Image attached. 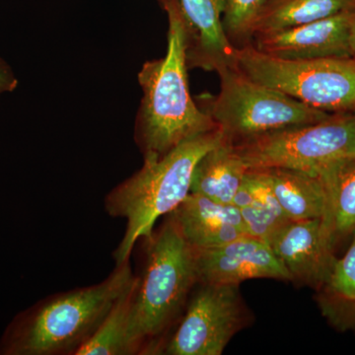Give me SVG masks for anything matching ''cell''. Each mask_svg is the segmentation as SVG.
Masks as SVG:
<instances>
[{
    "instance_id": "obj_1",
    "label": "cell",
    "mask_w": 355,
    "mask_h": 355,
    "mask_svg": "<svg viewBox=\"0 0 355 355\" xmlns=\"http://www.w3.org/2000/svg\"><path fill=\"white\" fill-rule=\"evenodd\" d=\"M168 16L165 57L142 65V99L135 139L144 160H158L191 137L218 128L191 97L188 81L186 21L179 0H159Z\"/></svg>"
},
{
    "instance_id": "obj_2",
    "label": "cell",
    "mask_w": 355,
    "mask_h": 355,
    "mask_svg": "<svg viewBox=\"0 0 355 355\" xmlns=\"http://www.w3.org/2000/svg\"><path fill=\"white\" fill-rule=\"evenodd\" d=\"M167 216L144 239L146 259L135 279L128 328L132 354H161L198 284L193 249Z\"/></svg>"
},
{
    "instance_id": "obj_3",
    "label": "cell",
    "mask_w": 355,
    "mask_h": 355,
    "mask_svg": "<svg viewBox=\"0 0 355 355\" xmlns=\"http://www.w3.org/2000/svg\"><path fill=\"white\" fill-rule=\"evenodd\" d=\"M135 277L127 261L100 284L39 301L6 327L0 355H74Z\"/></svg>"
},
{
    "instance_id": "obj_4",
    "label": "cell",
    "mask_w": 355,
    "mask_h": 355,
    "mask_svg": "<svg viewBox=\"0 0 355 355\" xmlns=\"http://www.w3.org/2000/svg\"><path fill=\"white\" fill-rule=\"evenodd\" d=\"M219 128L186 140L158 160H144L139 171L105 198L110 216L127 222L114 253L116 265L130 261L137 243L153 234L159 217L169 216L188 197L200 159L223 140Z\"/></svg>"
},
{
    "instance_id": "obj_5",
    "label": "cell",
    "mask_w": 355,
    "mask_h": 355,
    "mask_svg": "<svg viewBox=\"0 0 355 355\" xmlns=\"http://www.w3.org/2000/svg\"><path fill=\"white\" fill-rule=\"evenodd\" d=\"M217 74L220 79L218 94L202 96L198 106L216 123L224 139L234 146L330 116L277 89L257 83L236 67L222 69Z\"/></svg>"
},
{
    "instance_id": "obj_6",
    "label": "cell",
    "mask_w": 355,
    "mask_h": 355,
    "mask_svg": "<svg viewBox=\"0 0 355 355\" xmlns=\"http://www.w3.org/2000/svg\"><path fill=\"white\" fill-rule=\"evenodd\" d=\"M235 67L311 108L329 114L355 112L354 58L279 60L249 44L236 49Z\"/></svg>"
},
{
    "instance_id": "obj_7",
    "label": "cell",
    "mask_w": 355,
    "mask_h": 355,
    "mask_svg": "<svg viewBox=\"0 0 355 355\" xmlns=\"http://www.w3.org/2000/svg\"><path fill=\"white\" fill-rule=\"evenodd\" d=\"M234 146L248 170L284 168L316 174L331 163L355 157V113L331 114L318 123L266 133Z\"/></svg>"
},
{
    "instance_id": "obj_8",
    "label": "cell",
    "mask_w": 355,
    "mask_h": 355,
    "mask_svg": "<svg viewBox=\"0 0 355 355\" xmlns=\"http://www.w3.org/2000/svg\"><path fill=\"white\" fill-rule=\"evenodd\" d=\"M240 284L198 282L161 354L221 355L233 338L253 323Z\"/></svg>"
},
{
    "instance_id": "obj_9",
    "label": "cell",
    "mask_w": 355,
    "mask_h": 355,
    "mask_svg": "<svg viewBox=\"0 0 355 355\" xmlns=\"http://www.w3.org/2000/svg\"><path fill=\"white\" fill-rule=\"evenodd\" d=\"M193 256L198 282L202 284H241L260 279L291 282L270 246L248 235L214 249H193Z\"/></svg>"
},
{
    "instance_id": "obj_10",
    "label": "cell",
    "mask_w": 355,
    "mask_h": 355,
    "mask_svg": "<svg viewBox=\"0 0 355 355\" xmlns=\"http://www.w3.org/2000/svg\"><path fill=\"white\" fill-rule=\"evenodd\" d=\"M354 15L355 11H347L297 27L257 35L252 44L279 60L352 58L349 34Z\"/></svg>"
},
{
    "instance_id": "obj_11",
    "label": "cell",
    "mask_w": 355,
    "mask_h": 355,
    "mask_svg": "<svg viewBox=\"0 0 355 355\" xmlns=\"http://www.w3.org/2000/svg\"><path fill=\"white\" fill-rule=\"evenodd\" d=\"M291 282L317 291L328 279L338 257L321 218L289 221L268 243Z\"/></svg>"
},
{
    "instance_id": "obj_12",
    "label": "cell",
    "mask_w": 355,
    "mask_h": 355,
    "mask_svg": "<svg viewBox=\"0 0 355 355\" xmlns=\"http://www.w3.org/2000/svg\"><path fill=\"white\" fill-rule=\"evenodd\" d=\"M187 28L189 69L219 71L235 67L236 48L222 25L227 0H179Z\"/></svg>"
},
{
    "instance_id": "obj_13",
    "label": "cell",
    "mask_w": 355,
    "mask_h": 355,
    "mask_svg": "<svg viewBox=\"0 0 355 355\" xmlns=\"http://www.w3.org/2000/svg\"><path fill=\"white\" fill-rule=\"evenodd\" d=\"M170 216L193 249H214L246 235L241 214L236 205L198 193H189Z\"/></svg>"
},
{
    "instance_id": "obj_14",
    "label": "cell",
    "mask_w": 355,
    "mask_h": 355,
    "mask_svg": "<svg viewBox=\"0 0 355 355\" xmlns=\"http://www.w3.org/2000/svg\"><path fill=\"white\" fill-rule=\"evenodd\" d=\"M326 191L322 225L334 249L355 232V157L331 163L316 173Z\"/></svg>"
},
{
    "instance_id": "obj_15",
    "label": "cell",
    "mask_w": 355,
    "mask_h": 355,
    "mask_svg": "<svg viewBox=\"0 0 355 355\" xmlns=\"http://www.w3.org/2000/svg\"><path fill=\"white\" fill-rule=\"evenodd\" d=\"M265 178L286 216L292 221L322 218L326 210V191L320 178L284 168L257 169Z\"/></svg>"
},
{
    "instance_id": "obj_16",
    "label": "cell",
    "mask_w": 355,
    "mask_h": 355,
    "mask_svg": "<svg viewBox=\"0 0 355 355\" xmlns=\"http://www.w3.org/2000/svg\"><path fill=\"white\" fill-rule=\"evenodd\" d=\"M247 171L248 168L235 146L223 139L198 161L191 179L190 193L217 202L232 203Z\"/></svg>"
},
{
    "instance_id": "obj_17",
    "label": "cell",
    "mask_w": 355,
    "mask_h": 355,
    "mask_svg": "<svg viewBox=\"0 0 355 355\" xmlns=\"http://www.w3.org/2000/svg\"><path fill=\"white\" fill-rule=\"evenodd\" d=\"M318 308L331 328L355 333V232L342 258H336L328 279L317 289Z\"/></svg>"
},
{
    "instance_id": "obj_18",
    "label": "cell",
    "mask_w": 355,
    "mask_h": 355,
    "mask_svg": "<svg viewBox=\"0 0 355 355\" xmlns=\"http://www.w3.org/2000/svg\"><path fill=\"white\" fill-rule=\"evenodd\" d=\"M347 11H355V0H268L254 23L253 38Z\"/></svg>"
},
{
    "instance_id": "obj_19",
    "label": "cell",
    "mask_w": 355,
    "mask_h": 355,
    "mask_svg": "<svg viewBox=\"0 0 355 355\" xmlns=\"http://www.w3.org/2000/svg\"><path fill=\"white\" fill-rule=\"evenodd\" d=\"M244 183L254 197L251 205L239 209L245 232L250 237L268 245L291 220L284 214L272 189L260 172L248 170Z\"/></svg>"
},
{
    "instance_id": "obj_20",
    "label": "cell",
    "mask_w": 355,
    "mask_h": 355,
    "mask_svg": "<svg viewBox=\"0 0 355 355\" xmlns=\"http://www.w3.org/2000/svg\"><path fill=\"white\" fill-rule=\"evenodd\" d=\"M135 279L118 298L92 336L74 355H130L128 343L130 309Z\"/></svg>"
},
{
    "instance_id": "obj_21",
    "label": "cell",
    "mask_w": 355,
    "mask_h": 355,
    "mask_svg": "<svg viewBox=\"0 0 355 355\" xmlns=\"http://www.w3.org/2000/svg\"><path fill=\"white\" fill-rule=\"evenodd\" d=\"M268 0H227L222 16L226 36L236 49L252 44L254 26Z\"/></svg>"
},
{
    "instance_id": "obj_22",
    "label": "cell",
    "mask_w": 355,
    "mask_h": 355,
    "mask_svg": "<svg viewBox=\"0 0 355 355\" xmlns=\"http://www.w3.org/2000/svg\"><path fill=\"white\" fill-rule=\"evenodd\" d=\"M17 78L8 64L0 58V94L11 92L17 86Z\"/></svg>"
},
{
    "instance_id": "obj_23",
    "label": "cell",
    "mask_w": 355,
    "mask_h": 355,
    "mask_svg": "<svg viewBox=\"0 0 355 355\" xmlns=\"http://www.w3.org/2000/svg\"><path fill=\"white\" fill-rule=\"evenodd\" d=\"M349 46L352 57L355 58V15L354 21H352V27H350Z\"/></svg>"
},
{
    "instance_id": "obj_24",
    "label": "cell",
    "mask_w": 355,
    "mask_h": 355,
    "mask_svg": "<svg viewBox=\"0 0 355 355\" xmlns=\"http://www.w3.org/2000/svg\"><path fill=\"white\" fill-rule=\"evenodd\" d=\"M354 113H355V112H354Z\"/></svg>"
}]
</instances>
